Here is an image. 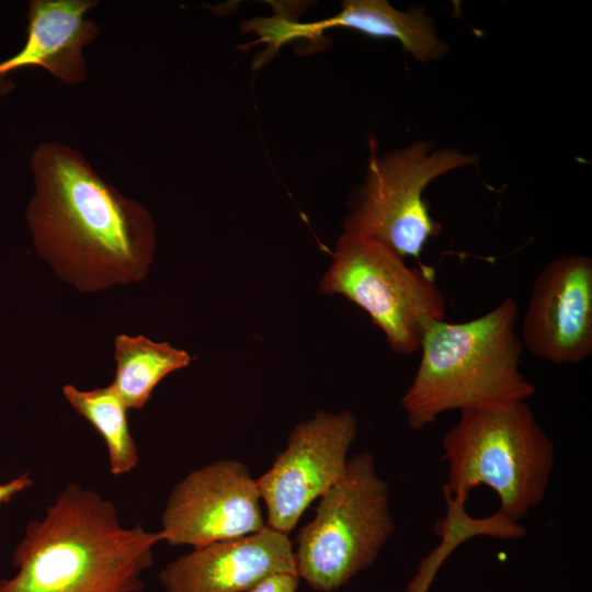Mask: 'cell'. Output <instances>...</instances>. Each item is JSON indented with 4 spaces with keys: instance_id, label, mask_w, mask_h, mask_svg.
<instances>
[{
    "instance_id": "30bf717a",
    "label": "cell",
    "mask_w": 592,
    "mask_h": 592,
    "mask_svg": "<svg viewBox=\"0 0 592 592\" xmlns=\"http://www.w3.org/2000/svg\"><path fill=\"white\" fill-rule=\"evenodd\" d=\"M520 338L532 355L556 364H578L591 356V258L559 257L539 271Z\"/></svg>"
},
{
    "instance_id": "5bb4252c",
    "label": "cell",
    "mask_w": 592,
    "mask_h": 592,
    "mask_svg": "<svg viewBox=\"0 0 592 592\" xmlns=\"http://www.w3.org/2000/svg\"><path fill=\"white\" fill-rule=\"evenodd\" d=\"M116 372L111 384L127 409L140 410L156 386L169 374L189 366L192 356L168 342L144 335L115 339Z\"/></svg>"
},
{
    "instance_id": "2e32d148",
    "label": "cell",
    "mask_w": 592,
    "mask_h": 592,
    "mask_svg": "<svg viewBox=\"0 0 592 592\" xmlns=\"http://www.w3.org/2000/svg\"><path fill=\"white\" fill-rule=\"evenodd\" d=\"M299 576L294 572L272 573L247 592H296Z\"/></svg>"
},
{
    "instance_id": "4fadbf2b",
    "label": "cell",
    "mask_w": 592,
    "mask_h": 592,
    "mask_svg": "<svg viewBox=\"0 0 592 592\" xmlns=\"http://www.w3.org/2000/svg\"><path fill=\"white\" fill-rule=\"evenodd\" d=\"M305 37H314L331 27H345L377 38H392L417 60L425 62L443 57L447 45L437 37L434 24L421 9L399 11L386 0H348L333 16L300 23Z\"/></svg>"
},
{
    "instance_id": "277c9868",
    "label": "cell",
    "mask_w": 592,
    "mask_h": 592,
    "mask_svg": "<svg viewBox=\"0 0 592 592\" xmlns=\"http://www.w3.org/2000/svg\"><path fill=\"white\" fill-rule=\"evenodd\" d=\"M444 485L467 497L483 485L496 492L500 513L519 523L544 499L555 464V446L527 401L460 411L444 435Z\"/></svg>"
},
{
    "instance_id": "6da1fadb",
    "label": "cell",
    "mask_w": 592,
    "mask_h": 592,
    "mask_svg": "<svg viewBox=\"0 0 592 592\" xmlns=\"http://www.w3.org/2000/svg\"><path fill=\"white\" fill-rule=\"evenodd\" d=\"M35 193L26 219L37 253L80 291L141 281L153 258L155 224L76 149L43 143L31 157Z\"/></svg>"
},
{
    "instance_id": "7c38bea8",
    "label": "cell",
    "mask_w": 592,
    "mask_h": 592,
    "mask_svg": "<svg viewBox=\"0 0 592 592\" xmlns=\"http://www.w3.org/2000/svg\"><path fill=\"white\" fill-rule=\"evenodd\" d=\"M96 4L93 0L30 1L25 44L0 62V96L13 88L8 75L26 67L44 68L66 84L83 82V47L99 33L96 23L84 15Z\"/></svg>"
},
{
    "instance_id": "ba28073f",
    "label": "cell",
    "mask_w": 592,
    "mask_h": 592,
    "mask_svg": "<svg viewBox=\"0 0 592 592\" xmlns=\"http://www.w3.org/2000/svg\"><path fill=\"white\" fill-rule=\"evenodd\" d=\"M353 411H317L289 433L285 448L257 478L266 526L288 535L311 502L344 474L356 436Z\"/></svg>"
},
{
    "instance_id": "e0dca14e",
    "label": "cell",
    "mask_w": 592,
    "mask_h": 592,
    "mask_svg": "<svg viewBox=\"0 0 592 592\" xmlns=\"http://www.w3.org/2000/svg\"><path fill=\"white\" fill-rule=\"evenodd\" d=\"M33 485L30 473L25 471L19 477L0 485V505L11 501L16 494Z\"/></svg>"
},
{
    "instance_id": "8992f818",
    "label": "cell",
    "mask_w": 592,
    "mask_h": 592,
    "mask_svg": "<svg viewBox=\"0 0 592 592\" xmlns=\"http://www.w3.org/2000/svg\"><path fill=\"white\" fill-rule=\"evenodd\" d=\"M394 532L389 485L369 453L355 454L298 532L297 573L317 591L338 590L374 563Z\"/></svg>"
},
{
    "instance_id": "5b68a950",
    "label": "cell",
    "mask_w": 592,
    "mask_h": 592,
    "mask_svg": "<svg viewBox=\"0 0 592 592\" xmlns=\"http://www.w3.org/2000/svg\"><path fill=\"white\" fill-rule=\"evenodd\" d=\"M319 288L364 310L399 355L419 351L430 325L445 319L446 299L434 267L408 265L396 251L358 232L340 235Z\"/></svg>"
},
{
    "instance_id": "9a60e30c",
    "label": "cell",
    "mask_w": 592,
    "mask_h": 592,
    "mask_svg": "<svg viewBox=\"0 0 592 592\" xmlns=\"http://www.w3.org/2000/svg\"><path fill=\"white\" fill-rule=\"evenodd\" d=\"M62 394L104 440L111 473L119 476L132 471L139 462L138 451L128 425V409L113 386L80 390L66 385Z\"/></svg>"
},
{
    "instance_id": "3957f363",
    "label": "cell",
    "mask_w": 592,
    "mask_h": 592,
    "mask_svg": "<svg viewBox=\"0 0 592 592\" xmlns=\"http://www.w3.org/2000/svg\"><path fill=\"white\" fill-rule=\"evenodd\" d=\"M519 317L515 300L505 298L477 318L430 325L400 400L411 429H423L447 411L508 407L536 392L520 371Z\"/></svg>"
},
{
    "instance_id": "7a4b0ae2",
    "label": "cell",
    "mask_w": 592,
    "mask_h": 592,
    "mask_svg": "<svg viewBox=\"0 0 592 592\" xmlns=\"http://www.w3.org/2000/svg\"><path fill=\"white\" fill-rule=\"evenodd\" d=\"M159 532L123 526L115 505L71 482L31 521L0 592H141Z\"/></svg>"
},
{
    "instance_id": "52a82bcc",
    "label": "cell",
    "mask_w": 592,
    "mask_h": 592,
    "mask_svg": "<svg viewBox=\"0 0 592 592\" xmlns=\"http://www.w3.org/2000/svg\"><path fill=\"white\" fill-rule=\"evenodd\" d=\"M473 163L474 156L456 149L433 150L429 141L419 140L382 156L372 141L365 178L352 197L343 230L366 235L420 263L424 246L441 229L423 198L425 187Z\"/></svg>"
},
{
    "instance_id": "9c48e42d",
    "label": "cell",
    "mask_w": 592,
    "mask_h": 592,
    "mask_svg": "<svg viewBox=\"0 0 592 592\" xmlns=\"http://www.w3.org/2000/svg\"><path fill=\"white\" fill-rule=\"evenodd\" d=\"M261 496L247 466L220 459L189 473L170 492L161 515L162 540L193 548L262 531Z\"/></svg>"
},
{
    "instance_id": "8fae6325",
    "label": "cell",
    "mask_w": 592,
    "mask_h": 592,
    "mask_svg": "<svg viewBox=\"0 0 592 592\" xmlns=\"http://www.w3.org/2000/svg\"><path fill=\"white\" fill-rule=\"evenodd\" d=\"M276 572L297 573L294 547L288 535L265 526L193 548L163 567L159 581L163 592H247Z\"/></svg>"
}]
</instances>
